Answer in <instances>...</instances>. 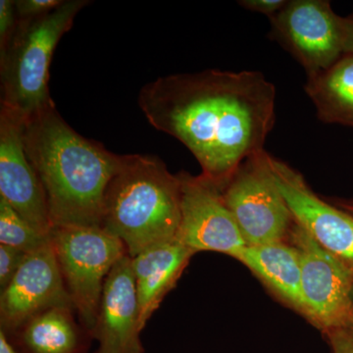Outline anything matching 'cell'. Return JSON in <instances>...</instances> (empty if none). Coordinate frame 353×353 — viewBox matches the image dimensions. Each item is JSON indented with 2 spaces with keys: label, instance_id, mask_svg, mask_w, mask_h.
Masks as SVG:
<instances>
[{
  "label": "cell",
  "instance_id": "6da1fadb",
  "mask_svg": "<svg viewBox=\"0 0 353 353\" xmlns=\"http://www.w3.org/2000/svg\"><path fill=\"white\" fill-rule=\"evenodd\" d=\"M275 101V85L260 72L216 69L159 77L138 97L148 123L189 148L201 176L221 190L245 160L264 152Z\"/></svg>",
  "mask_w": 353,
  "mask_h": 353
},
{
  "label": "cell",
  "instance_id": "7a4b0ae2",
  "mask_svg": "<svg viewBox=\"0 0 353 353\" xmlns=\"http://www.w3.org/2000/svg\"><path fill=\"white\" fill-rule=\"evenodd\" d=\"M23 139L43 185L52 228H101L104 194L123 155L81 136L54 102L23 120Z\"/></svg>",
  "mask_w": 353,
  "mask_h": 353
},
{
  "label": "cell",
  "instance_id": "3957f363",
  "mask_svg": "<svg viewBox=\"0 0 353 353\" xmlns=\"http://www.w3.org/2000/svg\"><path fill=\"white\" fill-rule=\"evenodd\" d=\"M182 183L161 159L124 154L104 194L101 228L117 236L134 259L176 240L182 215Z\"/></svg>",
  "mask_w": 353,
  "mask_h": 353
},
{
  "label": "cell",
  "instance_id": "277c9868",
  "mask_svg": "<svg viewBox=\"0 0 353 353\" xmlns=\"http://www.w3.org/2000/svg\"><path fill=\"white\" fill-rule=\"evenodd\" d=\"M88 0H62L50 13L18 19L17 29L0 57L1 106L23 119L53 103L48 88L50 67L60 39L73 27Z\"/></svg>",
  "mask_w": 353,
  "mask_h": 353
},
{
  "label": "cell",
  "instance_id": "5b68a950",
  "mask_svg": "<svg viewBox=\"0 0 353 353\" xmlns=\"http://www.w3.org/2000/svg\"><path fill=\"white\" fill-rule=\"evenodd\" d=\"M50 241L74 309L90 334L104 283L115 264L128 254L126 246L117 236L94 227H53Z\"/></svg>",
  "mask_w": 353,
  "mask_h": 353
},
{
  "label": "cell",
  "instance_id": "8992f818",
  "mask_svg": "<svg viewBox=\"0 0 353 353\" xmlns=\"http://www.w3.org/2000/svg\"><path fill=\"white\" fill-rule=\"evenodd\" d=\"M222 196L246 245L289 240L296 221L272 176L265 150L241 165Z\"/></svg>",
  "mask_w": 353,
  "mask_h": 353
},
{
  "label": "cell",
  "instance_id": "52a82bcc",
  "mask_svg": "<svg viewBox=\"0 0 353 353\" xmlns=\"http://www.w3.org/2000/svg\"><path fill=\"white\" fill-rule=\"evenodd\" d=\"M289 241L301 254L303 315L323 333L353 327V272L294 224Z\"/></svg>",
  "mask_w": 353,
  "mask_h": 353
},
{
  "label": "cell",
  "instance_id": "ba28073f",
  "mask_svg": "<svg viewBox=\"0 0 353 353\" xmlns=\"http://www.w3.org/2000/svg\"><path fill=\"white\" fill-rule=\"evenodd\" d=\"M279 43L301 63L307 77L331 68L345 55L343 18L326 0H292L270 18Z\"/></svg>",
  "mask_w": 353,
  "mask_h": 353
},
{
  "label": "cell",
  "instance_id": "9c48e42d",
  "mask_svg": "<svg viewBox=\"0 0 353 353\" xmlns=\"http://www.w3.org/2000/svg\"><path fill=\"white\" fill-rule=\"evenodd\" d=\"M182 215L176 240L194 252L224 253L236 259L248 246L222 196V190L203 176L179 174Z\"/></svg>",
  "mask_w": 353,
  "mask_h": 353
},
{
  "label": "cell",
  "instance_id": "30bf717a",
  "mask_svg": "<svg viewBox=\"0 0 353 353\" xmlns=\"http://www.w3.org/2000/svg\"><path fill=\"white\" fill-rule=\"evenodd\" d=\"M266 161L296 224L353 272V215L320 199L289 165L267 152Z\"/></svg>",
  "mask_w": 353,
  "mask_h": 353
},
{
  "label": "cell",
  "instance_id": "8fae6325",
  "mask_svg": "<svg viewBox=\"0 0 353 353\" xmlns=\"http://www.w3.org/2000/svg\"><path fill=\"white\" fill-rule=\"evenodd\" d=\"M55 307L74 309V305L50 241L28 253L10 284L1 290L0 331L15 334L34 316Z\"/></svg>",
  "mask_w": 353,
  "mask_h": 353
},
{
  "label": "cell",
  "instance_id": "7c38bea8",
  "mask_svg": "<svg viewBox=\"0 0 353 353\" xmlns=\"http://www.w3.org/2000/svg\"><path fill=\"white\" fill-rule=\"evenodd\" d=\"M23 118L0 108V197L39 233L50 236L48 201L26 153Z\"/></svg>",
  "mask_w": 353,
  "mask_h": 353
},
{
  "label": "cell",
  "instance_id": "4fadbf2b",
  "mask_svg": "<svg viewBox=\"0 0 353 353\" xmlns=\"http://www.w3.org/2000/svg\"><path fill=\"white\" fill-rule=\"evenodd\" d=\"M132 257L125 255L110 271L102 290L97 323L90 336L99 353H145Z\"/></svg>",
  "mask_w": 353,
  "mask_h": 353
},
{
  "label": "cell",
  "instance_id": "5bb4252c",
  "mask_svg": "<svg viewBox=\"0 0 353 353\" xmlns=\"http://www.w3.org/2000/svg\"><path fill=\"white\" fill-rule=\"evenodd\" d=\"M196 253L180 241L174 240L150 248L132 259L141 331L164 297L176 287Z\"/></svg>",
  "mask_w": 353,
  "mask_h": 353
},
{
  "label": "cell",
  "instance_id": "9a60e30c",
  "mask_svg": "<svg viewBox=\"0 0 353 353\" xmlns=\"http://www.w3.org/2000/svg\"><path fill=\"white\" fill-rule=\"evenodd\" d=\"M236 260L252 271L290 307L303 314L301 254L289 240L248 245Z\"/></svg>",
  "mask_w": 353,
  "mask_h": 353
},
{
  "label": "cell",
  "instance_id": "2e32d148",
  "mask_svg": "<svg viewBox=\"0 0 353 353\" xmlns=\"http://www.w3.org/2000/svg\"><path fill=\"white\" fill-rule=\"evenodd\" d=\"M304 88L322 122L353 127V55L345 54L331 68L307 77Z\"/></svg>",
  "mask_w": 353,
  "mask_h": 353
},
{
  "label": "cell",
  "instance_id": "e0dca14e",
  "mask_svg": "<svg viewBox=\"0 0 353 353\" xmlns=\"http://www.w3.org/2000/svg\"><path fill=\"white\" fill-rule=\"evenodd\" d=\"M71 308L43 311L26 323L15 334L22 353H85L82 332Z\"/></svg>",
  "mask_w": 353,
  "mask_h": 353
},
{
  "label": "cell",
  "instance_id": "ac0fdd59",
  "mask_svg": "<svg viewBox=\"0 0 353 353\" xmlns=\"http://www.w3.org/2000/svg\"><path fill=\"white\" fill-rule=\"evenodd\" d=\"M50 243V236L37 231L0 197V243L31 253Z\"/></svg>",
  "mask_w": 353,
  "mask_h": 353
},
{
  "label": "cell",
  "instance_id": "d6986e66",
  "mask_svg": "<svg viewBox=\"0 0 353 353\" xmlns=\"http://www.w3.org/2000/svg\"><path fill=\"white\" fill-rule=\"evenodd\" d=\"M28 253L12 246L0 245V288L6 289L10 284Z\"/></svg>",
  "mask_w": 353,
  "mask_h": 353
},
{
  "label": "cell",
  "instance_id": "ffe728a7",
  "mask_svg": "<svg viewBox=\"0 0 353 353\" xmlns=\"http://www.w3.org/2000/svg\"><path fill=\"white\" fill-rule=\"evenodd\" d=\"M17 25L15 0H0V57L8 50Z\"/></svg>",
  "mask_w": 353,
  "mask_h": 353
},
{
  "label": "cell",
  "instance_id": "44dd1931",
  "mask_svg": "<svg viewBox=\"0 0 353 353\" xmlns=\"http://www.w3.org/2000/svg\"><path fill=\"white\" fill-rule=\"evenodd\" d=\"M62 0H15L18 19H34L54 10Z\"/></svg>",
  "mask_w": 353,
  "mask_h": 353
},
{
  "label": "cell",
  "instance_id": "7402d4cb",
  "mask_svg": "<svg viewBox=\"0 0 353 353\" xmlns=\"http://www.w3.org/2000/svg\"><path fill=\"white\" fill-rule=\"evenodd\" d=\"M333 353H353L352 329H336L324 334Z\"/></svg>",
  "mask_w": 353,
  "mask_h": 353
},
{
  "label": "cell",
  "instance_id": "603a6c76",
  "mask_svg": "<svg viewBox=\"0 0 353 353\" xmlns=\"http://www.w3.org/2000/svg\"><path fill=\"white\" fill-rule=\"evenodd\" d=\"M287 0H241L239 3L246 10L264 14L270 19L287 4Z\"/></svg>",
  "mask_w": 353,
  "mask_h": 353
},
{
  "label": "cell",
  "instance_id": "cb8c5ba5",
  "mask_svg": "<svg viewBox=\"0 0 353 353\" xmlns=\"http://www.w3.org/2000/svg\"><path fill=\"white\" fill-rule=\"evenodd\" d=\"M345 28V54L353 55V17L343 18Z\"/></svg>",
  "mask_w": 353,
  "mask_h": 353
},
{
  "label": "cell",
  "instance_id": "d4e9b609",
  "mask_svg": "<svg viewBox=\"0 0 353 353\" xmlns=\"http://www.w3.org/2000/svg\"><path fill=\"white\" fill-rule=\"evenodd\" d=\"M0 353H18L2 331H0Z\"/></svg>",
  "mask_w": 353,
  "mask_h": 353
},
{
  "label": "cell",
  "instance_id": "484cf974",
  "mask_svg": "<svg viewBox=\"0 0 353 353\" xmlns=\"http://www.w3.org/2000/svg\"><path fill=\"white\" fill-rule=\"evenodd\" d=\"M343 208L345 209V211H347L348 213L353 215V204H343Z\"/></svg>",
  "mask_w": 353,
  "mask_h": 353
},
{
  "label": "cell",
  "instance_id": "4316f807",
  "mask_svg": "<svg viewBox=\"0 0 353 353\" xmlns=\"http://www.w3.org/2000/svg\"><path fill=\"white\" fill-rule=\"evenodd\" d=\"M352 301H353V288H352Z\"/></svg>",
  "mask_w": 353,
  "mask_h": 353
},
{
  "label": "cell",
  "instance_id": "83f0119b",
  "mask_svg": "<svg viewBox=\"0 0 353 353\" xmlns=\"http://www.w3.org/2000/svg\"><path fill=\"white\" fill-rule=\"evenodd\" d=\"M94 353H99V352H94Z\"/></svg>",
  "mask_w": 353,
  "mask_h": 353
},
{
  "label": "cell",
  "instance_id": "f1b7e54d",
  "mask_svg": "<svg viewBox=\"0 0 353 353\" xmlns=\"http://www.w3.org/2000/svg\"><path fill=\"white\" fill-rule=\"evenodd\" d=\"M352 331H353V327H352Z\"/></svg>",
  "mask_w": 353,
  "mask_h": 353
}]
</instances>
